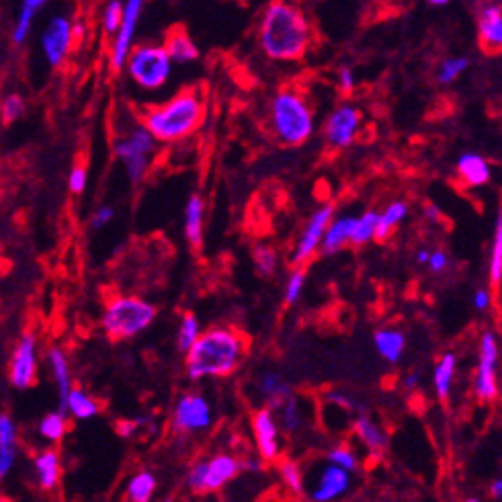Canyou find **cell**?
I'll list each match as a JSON object with an SVG mask.
<instances>
[{"instance_id": "obj_1", "label": "cell", "mask_w": 502, "mask_h": 502, "mask_svg": "<svg viewBox=\"0 0 502 502\" xmlns=\"http://www.w3.org/2000/svg\"><path fill=\"white\" fill-rule=\"evenodd\" d=\"M259 41L265 56L277 62L302 60L312 43V25L295 0H275L260 19Z\"/></svg>"}, {"instance_id": "obj_2", "label": "cell", "mask_w": 502, "mask_h": 502, "mask_svg": "<svg viewBox=\"0 0 502 502\" xmlns=\"http://www.w3.org/2000/svg\"><path fill=\"white\" fill-rule=\"evenodd\" d=\"M246 343L238 332L230 329H212L199 334L187 351L185 367L189 380L199 382L206 377H225L240 367L244 359Z\"/></svg>"}, {"instance_id": "obj_3", "label": "cell", "mask_w": 502, "mask_h": 502, "mask_svg": "<svg viewBox=\"0 0 502 502\" xmlns=\"http://www.w3.org/2000/svg\"><path fill=\"white\" fill-rule=\"evenodd\" d=\"M206 118V103L195 91H183L164 105L148 107L142 115V126L158 142L185 140L198 129Z\"/></svg>"}, {"instance_id": "obj_4", "label": "cell", "mask_w": 502, "mask_h": 502, "mask_svg": "<svg viewBox=\"0 0 502 502\" xmlns=\"http://www.w3.org/2000/svg\"><path fill=\"white\" fill-rule=\"evenodd\" d=\"M271 129L283 145H302L314 134V113L302 92L283 89L271 101Z\"/></svg>"}, {"instance_id": "obj_5", "label": "cell", "mask_w": 502, "mask_h": 502, "mask_svg": "<svg viewBox=\"0 0 502 502\" xmlns=\"http://www.w3.org/2000/svg\"><path fill=\"white\" fill-rule=\"evenodd\" d=\"M154 304L145 302L142 297L121 295L107 304L103 316H101V326L111 340H126L144 332L154 322Z\"/></svg>"}, {"instance_id": "obj_6", "label": "cell", "mask_w": 502, "mask_h": 502, "mask_svg": "<svg viewBox=\"0 0 502 502\" xmlns=\"http://www.w3.org/2000/svg\"><path fill=\"white\" fill-rule=\"evenodd\" d=\"M128 75L144 91H156L166 84L172 62L163 46H137L126 57Z\"/></svg>"}, {"instance_id": "obj_7", "label": "cell", "mask_w": 502, "mask_h": 502, "mask_svg": "<svg viewBox=\"0 0 502 502\" xmlns=\"http://www.w3.org/2000/svg\"><path fill=\"white\" fill-rule=\"evenodd\" d=\"M156 140L144 126H136L126 136L115 142V156H118L132 183H140L150 166V158L154 154Z\"/></svg>"}, {"instance_id": "obj_8", "label": "cell", "mask_w": 502, "mask_h": 502, "mask_svg": "<svg viewBox=\"0 0 502 502\" xmlns=\"http://www.w3.org/2000/svg\"><path fill=\"white\" fill-rule=\"evenodd\" d=\"M498 359H500V347L498 339L492 330L482 334L480 340V355L474 375V394L482 404H490L498 398Z\"/></svg>"}, {"instance_id": "obj_9", "label": "cell", "mask_w": 502, "mask_h": 502, "mask_svg": "<svg viewBox=\"0 0 502 502\" xmlns=\"http://www.w3.org/2000/svg\"><path fill=\"white\" fill-rule=\"evenodd\" d=\"M72 43H75V35H72V21L68 14H56L43 25L40 48L48 66L60 68L70 54Z\"/></svg>"}, {"instance_id": "obj_10", "label": "cell", "mask_w": 502, "mask_h": 502, "mask_svg": "<svg viewBox=\"0 0 502 502\" xmlns=\"http://www.w3.org/2000/svg\"><path fill=\"white\" fill-rule=\"evenodd\" d=\"M214 409L203 394H183L174 404L172 425L179 433H201L214 425Z\"/></svg>"}, {"instance_id": "obj_11", "label": "cell", "mask_w": 502, "mask_h": 502, "mask_svg": "<svg viewBox=\"0 0 502 502\" xmlns=\"http://www.w3.org/2000/svg\"><path fill=\"white\" fill-rule=\"evenodd\" d=\"M38 380V337L25 332L13 348L9 382L14 390H29Z\"/></svg>"}, {"instance_id": "obj_12", "label": "cell", "mask_w": 502, "mask_h": 502, "mask_svg": "<svg viewBox=\"0 0 502 502\" xmlns=\"http://www.w3.org/2000/svg\"><path fill=\"white\" fill-rule=\"evenodd\" d=\"M353 489V474L334 463L322 465L318 476L308 490L312 502H339Z\"/></svg>"}, {"instance_id": "obj_13", "label": "cell", "mask_w": 502, "mask_h": 502, "mask_svg": "<svg viewBox=\"0 0 502 502\" xmlns=\"http://www.w3.org/2000/svg\"><path fill=\"white\" fill-rule=\"evenodd\" d=\"M332 217H334L332 206H322L312 214L308 224H305V228L302 230L300 240H297L294 254H291V263L295 267H302L314 257V254L320 251V242H322L326 225L330 224Z\"/></svg>"}, {"instance_id": "obj_14", "label": "cell", "mask_w": 502, "mask_h": 502, "mask_svg": "<svg viewBox=\"0 0 502 502\" xmlns=\"http://www.w3.org/2000/svg\"><path fill=\"white\" fill-rule=\"evenodd\" d=\"M363 115L355 105H340L330 113L324 126V137L332 148H348L361 129Z\"/></svg>"}, {"instance_id": "obj_15", "label": "cell", "mask_w": 502, "mask_h": 502, "mask_svg": "<svg viewBox=\"0 0 502 502\" xmlns=\"http://www.w3.org/2000/svg\"><path fill=\"white\" fill-rule=\"evenodd\" d=\"M145 0H126L123 3V14L118 33H115L113 46H111V68L121 70L126 66V57L132 52L134 33L137 27V21L142 17Z\"/></svg>"}, {"instance_id": "obj_16", "label": "cell", "mask_w": 502, "mask_h": 502, "mask_svg": "<svg viewBox=\"0 0 502 502\" xmlns=\"http://www.w3.org/2000/svg\"><path fill=\"white\" fill-rule=\"evenodd\" d=\"M254 441H257L259 457L263 462H277L281 457V428L275 418L273 409H260L252 417Z\"/></svg>"}, {"instance_id": "obj_17", "label": "cell", "mask_w": 502, "mask_h": 502, "mask_svg": "<svg viewBox=\"0 0 502 502\" xmlns=\"http://www.w3.org/2000/svg\"><path fill=\"white\" fill-rule=\"evenodd\" d=\"M480 48L486 54H498L502 46V11L498 3H486L478 14Z\"/></svg>"}, {"instance_id": "obj_18", "label": "cell", "mask_w": 502, "mask_h": 502, "mask_svg": "<svg viewBox=\"0 0 502 502\" xmlns=\"http://www.w3.org/2000/svg\"><path fill=\"white\" fill-rule=\"evenodd\" d=\"M240 471H242V463L238 457L230 454H217L206 460V480H203V492H217L222 490L225 484L232 482Z\"/></svg>"}, {"instance_id": "obj_19", "label": "cell", "mask_w": 502, "mask_h": 502, "mask_svg": "<svg viewBox=\"0 0 502 502\" xmlns=\"http://www.w3.org/2000/svg\"><path fill=\"white\" fill-rule=\"evenodd\" d=\"M33 471L35 480H38V486L41 490L52 492L57 489L62 478V460H60V451L56 447L43 449L41 454L33 457Z\"/></svg>"}, {"instance_id": "obj_20", "label": "cell", "mask_w": 502, "mask_h": 502, "mask_svg": "<svg viewBox=\"0 0 502 502\" xmlns=\"http://www.w3.org/2000/svg\"><path fill=\"white\" fill-rule=\"evenodd\" d=\"M17 425L6 412H0V480L6 478L17 462Z\"/></svg>"}, {"instance_id": "obj_21", "label": "cell", "mask_w": 502, "mask_h": 502, "mask_svg": "<svg viewBox=\"0 0 502 502\" xmlns=\"http://www.w3.org/2000/svg\"><path fill=\"white\" fill-rule=\"evenodd\" d=\"M355 217L353 216H340L332 217L330 224L326 225L322 242H320V252L330 257V254H337L339 251H343L347 244H351V232H353Z\"/></svg>"}, {"instance_id": "obj_22", "label": "cell", "mask_w": 502, "mask_h": 502, "mask_svg": "<svg viewBox=\"0 0 502 502\" xmlns=\"http://www.w3.org/2000/svg\"><path fill=\"white\" fill-rule=\"evenodd\" d=\"M374 345L377 355H380L383 361H388L390 365H398L406 351V337L400 329L385 326V329H380L374 334Z\"/></svg>"}, {"instance_id": "obj_23", "label": "cell", "mask_w": 502, "mask_h": 502, "mask_svg": "<svg viewBox=\"0 0 502 502\" xmlns=\"http://www.w3.org/2000/svg\"><path fill=\"white\" fill-rule=\"evenodd\" d=\"M163 48L164 52L169 54L171 62H177V64L195 62L199 57V48L195 46L191 35H189L183 27L169 29Z\"/></svg>"}, {"instance_id": "obj_24", "label": "cell", "mask_w": 502, "mask_h": 502, "mask_svg": "<svg viewBox=\"0 0 502 502\" xmlns=\"http://www.w3.org/2000/svg\"><path fill=\"white\" fill-rule=\"evenodd\" d=\"M353 428H355V435L359 436L369 454L374 455L385 454V449H388V433H385L375 420H371L365 412H359L357 417H355Z\"/></svg>"}, {"instance_id": "obj_25", "label": "cell", "mask_w": 502, "mask_h": 502, "mask_svg": "<svg viewBox=\"0 0 502 502\" xmlns=\"http://www.w3.org/2000/svg\"><path fill=\"white\" fill-rule=\"evenodd\" d=\"M457 174L468 187H482L490 181L492 169L489 164V160L474 152H465L457 160Z\"/></svg>"}, {"instance_id": "obj_26", "label": "cell", "mask_w": 502, "mask_h": 502, "mask_svg": "<svg viewBox=\"0 0 502 502\" xmlns=\"http://www.w3.org/2000/svg\"><path fill=\"white\" fill-rule=\"evenodd\" d=\"M254 388H257L259 398L267 402L269 409H275V406H279L287 396L294 394L289 383L286 382V377L277 374V371H265V374H260Z\"/></svg>"}, {"instance_id": "obj_27", "label": "cell", "mask_w": 502, "mask_h": 502, "mask_svg": "<svg viewBox=\"0 0 502 502\" xmlns=\"http://www.w3.org/2000/svg\"><path fill=\"white\" fill-rule=\"evenodd\" d=\"M48 365H49V371H52L54 383L57 388V396H60V409H62L64 400H66L68 392L72 390V371H70L66 353H64L60 347H49Z\"/></svg>"}, {"instance_id": "obj_28", "label": "cell", "mask_w": 502, "mask_h": 502, "mask_svg": "<svg viewBox=\"0 0 502 502\" xmlns=\"http://www.w3.org/2000/svg\"><path fill=\"white\" fill-rule=\"evenodd\" d=\"M48 3L49 0H21L17 19H14V25H13V41L17 43V46H23V43L29 40L35 17H38V13Z\"/></svg>"}, {"instance_id": "obj_29", "label": "cell", "mask_w": 502, "mask_h": 502, "mask_svg": "<svg viewBox=\"0 0 502 502\" xmlns=\"http://www.w3.org/2000/svg\"><path fill=\"white\" fill-rule=\"evenodd\" d=\"M60 410L70 414V417H75L76 420H91L101 412V406L97 400L89 394V392H84L80 388H72L68 392L66 400H64Z\"/></svg>"}, {"instance_id": "obj_30", "label": "cell", "mask_w": 502, "mask_h": 502, "mask_svg": "<svg viewBox=\"0 0 502 502\" xmlns=\"http://www.w3.org/2000/svg\"><path fill=\"white\" fill-rule=\"evenodd\" d=\"M409 203L406 201H392L383 212L377 216V228H375V238L377 242H385L392 236L400 224L409 217Z\"/></svg>"}, {"instance_id": "obj_31", "label": "cell", "mask_w": 502, "mask_h": 502, "mask_svg": "<svg viewBox=\"0 0 502 502\" xmlns=\"http://www.w3.org/2000/svg\"><path fill=\"white\" fill-rule=\"evenodd\" d=\"M275 418H277L279 428L289 435L300 433L304 428V409L294 394L287 396L279 406L273 409Z\"/></svg>"}, {"instance_id": "obj_32", "label": "cell", "mask_w": 502, "mask_h": 502, "mask_svg": "<svg viewBox=\"0 0 502 502\" xmlns=\"http://www.w3.org/2000/svg\"><path fill=\"white\" fill-rule=\"evenodd\" d=\"M203 212H206L203 199L199 195H191L185 207V236L193 249H199L203 242Z\"/></svg>"}, {"instance_id": "obj_33", "label": "cell", "mask_w": 502, "mask_h": 502, "mask_svg": "<svg viewBox=\"0 0 502 502\" xmlns=\"http://www.w3.org/2000/svg\"><path fill=\"white\" fill-rule=\"evenodd\" d=\"M455 371H457V355L455 353H445L439 361H436L435 374H433V388L439 400L449 398L451 388H454Z\"/></svg>"}, {"instance_id": "obj_34", "label": "cell", "mask_w": 502, "mask_h": 502, "mask_svg": "<svg viewBox=\"0 0 502 502\" xmlns=\"http://www.w3.org/2000/svg\"><path fill=\"white\" fill-rule=\"evenodd\" d=\"M156 492V476L148 470H142L129 478L126 497L129 502H150Z\"/></svg>"}, {"instance_id": "obj_35", "label": "cell", "mask_w": 502, "mask_h": 502, "mask_svg": "<svg viewBox=\"0 0 502 502\" xmlns=\"http://www.w3.org/2000/svg\"><path fill=\"white\" fill-rule=\"evenodd\" d=\"M40 436L41 439H46L48 443H57L64 439V435L68 431V417L64 410H54V412H48L46 417L40 420Z\"/></svg>"}, {"instance_id": "obj_36", "label": "cell", "mask_w": 502, "mask_h": 502, "mask_svg": "<svg viewBox=\"0 0 502 502\" xmlns=\"http://www.w3.org/2000/svg\"><path fill=\"white\" fill-rule=\"evenodd\" d=\"M377 212H365L359 217H355L353 224V232H351V244L353 246H363L369 244L371 240L375 238V228H377Z\"/></svg>"}, {"instance_id": "obj_37", "label": "cell", "mask_w": 502, "mask_h": 502, "mask_svg": "<svg viewBox=\"0 0 502 502\" xmlns=\"http://www.w3.org/2000/svg\"><path fill=\"white\" fill-rule=\"evenodd\" d=\"M489 277H490L492 287L500 286V281H502V217H500V214L497 217V225H494Z\"/></svg>"}, {"instance_id": "obj_38", "label": "cell", "mask_w": 502, "mask_h": 502, "mask_svg": "<svg viewBox=\"0 0 502 502\" xmlns=\"http://www.w3.org/2000/svg\"><path fill=\"white\" fill-rule=\"evenodd\" d=\"M252 263H254V267H257V271L260 275L269 277V275H273L275 271H277L279 254L273 249V246L259 244V246H254V251H252Z\"/></svg>"}, {"instance_id": "obj_39", "label": "cell", "mask_w": 502, "mask_h": 502, "mask_svg": "<svg viewBox=\"0 0 502 502\" xmlns=\"http://www.w3.org/2000/svg\"><path fill=\"white\" fill-rule=\"evenodd\" d=\"M201 334V326H199V320L195 318L193 314H185L181 318V326H179V332H177V345L183 353H187L195 340L199 339Z\"/></svg>"}, {"instance_id": "obj_40", "label": "cell", "mask_w": 502, "mask_h": 502, "mask_svg": "<svg viewBox=\"0 0 502 502\" xmlns=\"http://www.w3.org/2000/svg\"><path fill=\"white\" fill-rule=\"evenodd\" d=\"M27 111V103L25 97L19 92H11L0 101V118H3L4 123H13L21 119Z\"/></svg>"}, {"instance_id": "obj_41", "label": "cell", "mask_w": 502, "mask_h": 502, "mask_svg": "<svg viewBox=\"0 0 502 502\" xmlns=\"http://www.w3.org/2000/svg\"><path fill=\"white\" fill-rule=\"evenodd\" d=\"M279 474H281L283 484H286L287 489L294 492V494H302L305 490L304 474H302V468H300V463H297V462L283 460L279 463Z\"/></svg>"}, {"instance_id": "obj_42", "label": "cell", "mask_w": 502, "mask_h": 502, "mask_svg": "<svg viewBox=\"0 0 502 502\" xmlns=\"http://www.w3.org/2000/svg\"><path fill=\"white\" fill-rule=\"evenodd\" d=\"M468 68H470L468 57H447V60H443V64L439 66L436 78H439L441 84H451L454 80L460 78Z\"/></svg>"}, {"instance_id": "obj_43", "label": "cell", "mask_w": 502, "mask_h": 502, "mask_svg": "<svg viewBox=\"0 0 502 502\" xmlns=\"http://www.w3.org/2000/svg\"><path fill=\"white\" fill-rule=\"evenodd\" d=\"M329 462L339 465V468H343L347 471H351V474L359 468V457L353 451V447H348V445H334L329 451Z\"/></svg>"}, {"instance_id": "obj_44", "label": "cell", "mask_w": 502, "mask_h": 502, "mask_svg": "<svg viewBox=\"0 0 502 502\" xmlns=\"http://www.w3.org/2000/svg\"><path fill=\"white\" fill-rule=\"evenodd\" d=\"M304 287H305V271L304 267H295L286 281V294H283V300H286V304L294 305L302 297Z\"/></svg>"}, {"instance_id": "obj_45", "label": "cell", "mask_w": 502, "mask_h": 502, "mask_svg": "<svg viewBox=\"0 0 502 502\" xmlns=\"http://www.w3.org/2000/svg\"><path fill=\"white\" fill-rule=\"evenodd\" d=\"M121 14H123V3L121 0H109L105 11H103V29L105 33L115 35L121 23Z\"/></svg>"}, {"instance_id": "obj_46", "label": "cell", "mask_w": 502, "mask_h": 502, "mask_svg": "<svg viewBox=\"0 0 502 502\" xmlns=\"http://www.w3.org/2000/svg\"><path fill=\"white\" fill-rule=\"evenodd\" d=\"M203 480H206V457H199V460L191 465V470H189V489L198 494H203Z\"/></svg>"}, {"instance_id": "obj_47", "label": "cell", "mask_w": 502, "mask_h": 502, "mask_svg": "<svg viewBox=\"0 0 502 502\" xmlns=\"http://www.w3.org/2000/svg\"><path fill=\"white\" fill-rule=\"evenodd\" d=\"M86 181H89V172H86L84 166H75L68 174V189L70 193L80 195L86 189Z\"/></svg>"}, {"instance_id": "obj_48", "label": "cell", "mask_w": 502, "mask_h": 502, "mask_svg": "<svg viewBox=\"0 0 502 502\" xmlns=\"http://www.w3.org/2000/svg\"><path fill=\"white\" fill-rule=\"evenodd\" d=\"M113 217H115V209L111 206H101L91 217V228L92 230H103L105 225L113 222Z\"/></svg>"}, {"instance_id": "obj_49", "label": "cell", "mask_w": 502, "mask_h": 502, "mask_svg": "<svg viewBox=\"0 0 502 502\" xmlns=\"http://www.w3.org/2000/svg\"><path fill=\"white\" fill-rule=\"evenodd\" d=\"M326 400H329L330 404H337V406H343L345 410H357V414L359 412H363L357 404H355V400H353V396H348V394H345V392H339V390H334V392H329V394H326Z\"/></svg>"}, {"instance_id": "obj_50", "label": "cell", "mask_w": 502, "mask_h": 502, "mask_svg": "<svg viewBox=\"0 0 502 502\" xmlns=\"http://www.w3.org/2000/svg\"><path fill=\"white\" fill-rule=\"evenodd\" d=\"M449 265V257L443 251H431L427 260V267L431 269L433 273H443Z\"/></svg>"}, {"instance_id": "obj_51", "label": "cell", "mask_w": 502, "mask_h": 502, "mask_svg": "<svg viewBox=\"0 0 502 502\" xmlns=\"http://www.w3.org/2000/svg\"><path fill=\"white\" fill-rule=\"evenodd\" d=\"M150 418H132V420H119L118 425H115V428H118V433L119 436H123V439H128V436H132L137 428H140L142 425L148 423Z\"/></svg>"}, {"instance_id": "obj_52", "label": "cell", "mask_w": 502, "mask_h": 502, "mask_svg": "<svg viewBox=\"0 0 502 502\" xmlns=\"http://www.w3.org/2000/svg\"><path fill=\"white\" fill-rule=\"evenodd\" d=\"M490 305H492V294L486 287H480L474 294V308L478 312H486L490 310Z\"/></svg>"}, {"instance_id": "obj_53", "label": "cell", "mask_w": 502, "mask_h": 502, "mask_svg": "<svg viewBox=\"0 0 502 502\" xmlns=\"http://www.w3.org/2000/svg\"><path fill=\"white\" fill-rule=\"evenodd\" d=\"M355 86V76L351 68H340L339 70V89L343 92H351Z\"/></svg>"}, {"instance_id": "obj_54", "label": "cell", "mask_w": 502, "mask_h": 502, "mask_svg": "<svg viewBox=\"0 0 502 502\" xmlns=\"http://www.w3.org/2000/svg\"><path fill=\"white\" fill-rule=\"evenodd\" d=\"M402 383H404L406 390H417L420 385V374H417V371H412V374H406Z\"/></svg>"}, {"instance_id": "obj_55", "label": "cell", "mask_w": 502, "mask_h": 502, "mask_svg": "<svg viewBox=\"0 0 502 502\" xmlns=\"http://www.w3.org/2000/svg\"><path fill=\"white\" fill-rule=\"evenodd\" d=\"M490 494H492V498H500L502 497V480L500 478H497L492 482V486H490Z\"/></svg>"}, {"instance_id": "obj_56", "label": "cell", "mask_w": 502, "mask_h": 502, "mask_svg": "<svg viewBox=\"0 0 502 502\" xmlns=\"http://www.w3.org/2000/svg\"><path fill=\"white\" fill-rule=\"evenodd\" d=\"M425 214H427V217H428V220H431V222H439V217H441V212H439V209H436L435 206H427Z\"/></svg>"}, {"instance_id": "obj_57", "label": "cell", "mask_w": 502, "mask_h": 502, "mask_svg": "<svg viewBox=\"0 0 502 502\" xmlns=\"http://www.w3.org/2000/svg\"><path fill=\"white\" fill-rule=\"evenodd\" d=\"M428 254H431V251H428V249H420V251L417 252V260H418V265H427Z\"/></svg>"}, {"instance_id": "obj_58", "label": "cell", "mask_w": 502, "mask_h": 502, "mask_svg": "<svg viewBox=\"0 0 502 502\" xmlns=\"http://www.w3.org/2000/svg\"><path fill=\"white\" fill-rule=\"evenodd\" d=\"M428 4H435V6H445L449 4V0H427Z\"/></svg>"}, {"instance_id": "obj_59", "label": "cell", "mask_w": 502, "mask_h": 502, "mask_svg": "<svg viewBox=\"0 0 502 502\" xmlns=\"http://www.w3.org/2000/svg\"><path fill=\"white\" fill-rule=\"evenodd\" d=\"M463 502H480L478 498H468V500H463Z\"/></svg>"}, {"instance_id": "obj_60", "label": "cell", "mask_w": 502, "mask_h": 502, "mask_svg": "<svg viewBox=\"0 0 502 502\" xmlns=\"http://www.w3.org/2000/svg\"><path fill=\"white\" fill-rule=\"evenodd\" d=\"M0 502H9V500H6L4 497H0Z\"/></svg>"}]
</instances>
